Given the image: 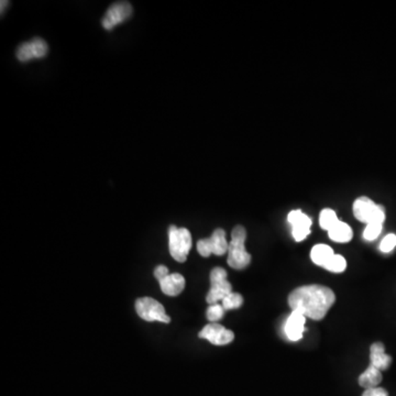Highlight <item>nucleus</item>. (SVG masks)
<instances>
[{"label":"nucleus","instance_id":"obj_11","mask_svg":"<svg viewBox=\"0 0 396 396\" xmlns=\"http://www.w3.org/2000/svg\"><path fill=\"white\" fill-rule=\"evenodd\" d=\"M288 223L292 225V233L296 241H303L310 233L312 219L300 210L290 211L288 216Z\"/></svg>","mask_w":396,"mask_h":396},{"label":"nucleus","instance_id":"obj_10","mask_svg":"<svg viewBox=\"0 0 396 396\" xmlns=\"http://www.w3.org/2000/svg\"><path fill=\"white\" fill-rule=\"evenodd\" d=\"M49 46L44 39L36 38L31 41L24 42L17 51V59L20 62H28L34 59H42L48 54Z\"/></svg>","mask_w":396,"mask_h":396},{"label":"nucleus","instance_id":"obj_3","mask_svg":"<svg viewBox=\"0 0 396 396\" xmlns=\"http://www.w3.org/2000/svg\"><path fill=\"white\" fill-rule=\"evenodd\" d=\"M168 248L170 253L178 262L186 261L191 248H192V235L186 228H178L172 226L168 229Z\"/></svg>","mask_w":396,"mask_h":396},{"label":"nucleus","instance_id":"obj_7","mask_svg":"<svg viewBox=\"0 0 396 396\" xmlns=\"http://www.w3.org/2000/svg\"><path fill=\"white\" fill-rule=\"evenodd\" d=\"M228 249L226 233L223 229H216L210 238L202 239L197 243V251L204 258H208L210 255H223L228 253Z\"/></svg>","mask_w":396,"mask_h":396},{"label":"nucleus","instance_id":"obj_4","mask_svg":"<svg viewBox=\"0 0 396 396\" xmlns=\"http://www.w3.org/2000/svg\"><path fill=\"white\" fill-rule=\"evenodd\" d=\"M353 215L355 218L361 223H381L383 225L385 220V209L382 205L375 204L373 200L367 197H359L353 203Z\"/></svg>","mask_w":396,"mask_h":396},{"label":"nucleus","instance_id":"obj_15","mask_svg":"<svg viewBox=\"0 0 396 396\" xmlns=\"http://www.w3.org/2000/svg\"><path fill=\"white\" fill-rule=\"evenodd\" d=\"M381 382V371L373 367L372 365H370L365 372L359 377V385H360V387H365V390L377 387Z\"/></svg>","mask_w":396,"mask_h":396},{"label":"nucleus","instance_id":"obj_2","mask_svg":"<svg viewBox=\"0 0 396 396\" xmlns=\"http://www.w3.org/2000/svg\"><path fill=\"white\" fill-rule=\"evenodd\" d=\"M247 231L243 226H235L231 233V241L229 243L228 265L233 269L243 270L251 262V255L245 249Z\"/></svg>","mask_w":396,"mask_h":396},{"label":"nucleus","instance_id":"obj_23","mask_svg":"<svg viewBox=\"0 0 396 396\" xmlns=\"http://www.w3.org/2000/svg\"><path fill=\"white\" fill-rule=\"evenodd\" d=\"M396 247V235L394 233H390L385 239L382 240L380 245V250L382 253H391L392 250Z\"/></svg>","mask_w":396,"mask_h":396},{"label":"nucleus","instance_id":"obj_16","mask_svg":"<svg viewBox=\"0 0 396 396\" xmlns=\"http://www.w3.org/2000/svg\"><path fill=\"white\" fill-rule=\"evenodd\" d=\"M329 238L335 243H349L352 239V229L350 228L349 225L342 221H339L328 231Z\"/></svg>","mask_w":396,"mask_h":396},{"label":"nucleus","instance_id":"obj_18","mask_svg":"<svg viewBox=\"0 0 396 396\" xmlns=\"http://www.w3.org/2000/svg\"><path fill=\"white\" fill-rule=\"evenodd\" d=\"M338 217H337L335 210L330 208L323 209L320 216V225L323 229L329 231L332 227L339 223Z\"/></svg>","mask_w":396,"mask_h":396},{"label":"nucleus","instance_id":"obj_19","mask_svg":"<svg viewBox=\"0 0 396 396\" xmlns=\"http://www.w3.org/2000/svg\"><path fill=\"white\" fill-rule=\"evenodd\" d=\"M346 259L342 255H334V257L327 262L324 269H326L327 271L332 272V273H341V272L346 270Z\"/></svg>","mask_w":396,"mask_h":396},{"label":"nucleus","instance_id":"obj_25","mask_svg":"<svg viewBox=\"0 0 396 396\" xmlns=\"http://www.w3.org/2000/svg\"><path fill=\"white\" fill-rule=\"evenodd\" d=\"M168 274H170L168 273V269L164 267V265H158L156 270H154V276H156V279L158 280V281H161V280L166 278Z\"/></svg>","mask_w":396,"mask_h":396},{"label":"nucleus","instance_id":"obj_24","mask_svg":"<svg viewBox=\"0 0 396 396\" xmlns=\"http://www.w3.org/2000/svg\"><path fill=\"white\" fill-rule=\"evenodd\" d=\"M362 396H389L387 390L382 387H373V389L365 390Z\"/></svg>","mask_w":396,"mask_h":396},{"label":"nucleus","instance_id":"obj_14","mask_svg":"<svg viewBox=\"0 0 396 396\" xmlns=\"http://www.w3.org/2000/svg\"><path fill=\"white\" fill-rule=\"evenodd\" d=\"M162 292L168 296H178L185 288L184 276L178 273L168 274L161 281H158Z\"/></svg>","mask_w":396,"mask_h":396},{"label":"nucleus","instance_id":"obj_26","mask_svg":"<svg viewBox=\"0 0 396 396\" xmlns=\"http://www.w3.org/2000/svg\"><path fill=\"white\" fill-rule=\"evenodd\" d=\"M8 4H9L8 3V1H1V14H3L4 12V8H5L6 6L8 5Z\"/></svg>","mask_w":396,"mask_h":396},{"label":"nucleus","instance_id":"obj_12","mask_svg":"<svg viewBox=\"0 0 396 396\" xmlns=\"http://www.w3.org/2000/svg\"><path fill=\"white\" fill-rule=\"evenodd\" d=\"M306 317L300 310H292L285 324L286 337L290 341H298L302 339L305 329Z\"/></svg>","mask_w":396,"mask_h":396},{"label":"nucleus","instance_id":"obj_20","mask_svg":"<svg viewBox=\"0 0 396 396\" xmlns=\"http://www.w3.org/2000/svg\"><path fill=\"white\" fill-rule=\"evenodd\" d=\"M243 304V298L239 293H230L223 300V308L225 310H237Z\"/></svg>","mask_w":396,"mask_h":396},{"label":"nucleus","instance_id":"obj_13","mask_svg":"<svg viewBox=\"0 0 396 396\" xmlns=\"http://www.w3.org/2000/svg\"><path fill=\"white\" fill-rule=\"evenodd\" d=\"M391 363V355L385 353V345L382 342L373 343L370 348V365H372L380 371H385L389 369Z\"/></svg>","mask_w":396,"mask_h":396},{"label":"nucleus","instance_id":"obj_5","mask_svg":"<svg viewBox=\"0 0 396 396\" xmlns=\"http://www.w3.org/2000/svg\"><path fill=\"white\" fill-rule=\"evenodd\" d=\"M233 293V286L227 281V272L223 268H215L210 272V290L206 296L209 305L217 304L219 300Z\"/></svg>","mask_w":396,"mask_h":396},{"label":"nucleus","instance_id":"obj_8","mask_svg":"<svg viewBox=\"0 0 396 396\" xmlns=\"http://www.w3.org/2000/svg\"><path fill=\"white\" fill-rule=\"evenodd\" d=\"M131 15L132 7L129 3H126V1L116 3L108 8L101 20V24H103V29L111 31L118 24H123L126 20L129 19Z\"/></svg>","mask_w":396,"mask_h":396},{"label":"nucleus","instance_id":"obj_1","mask_svg":"<svg viewBox=\"0 0 396 396\" xmlns=\"http://www.w3.org/2000/svg\"><path fill=\"white\" fill-rule=\"evenodd\" d=\"M336 296L327 286L304 285L295 288L288 295V305L292 310H300L305 317L322 320L334 305Z\"/></svg>","mask_w":396,"mask_h":396},{"label":"nucleus","instance_id":"obj_21","mask_svg":"<svg viewBox=\"0 0 396 396\" xmlns=\"http://www.w3.org/2000/svg\"><path fill=\"white\" fill-rule=\"evenodd\" d=\"M225 308L220 304H214V305H210L207 310L206 316L207 320L210 323H217L223 318V315H225Z\"/></svg>","mask_w":396,"mask_h":396},{"label":"nucleus","instance_id":"obj_6","mask_svg":"<svg viewBox=\"0 0 396 396\" xmlns=\"http://www.w3.org/2000/svg\"><path fill=\"white\" fill-rule=\"evenodd\" d=\"M136 310L140 318L146 322H160L164 324H168L171 322V318L166 315L163 305L154 298H138L136 302Z\"/></svg>","mask_w":396,"mask_h":396},{"label":"nucleus","instance_id":"obj_17","mask_svg":"<svg viewBox=\"0 0 396 396\" xmlns=\"http://www.w3.org/2000/svg\"><path fill=\"white\" fill-rule=\"evenodd\" d=\"M334 250L327 245H316L312 249L310 253V258L313 262L320 267L324 268L327 262L334 257Z\"/></svg>","mask_w":396,"mask_h":396},{"label":"nucleus","instance_id":"obj_22","mask_svg":"<svg viewBox=\"0 0 396 396\" xmlns=\"http://www.w3.org/2000/svg\"><path fill=\"white\" fill-rule=\"evenodd\" d=\"M382 228H383V226L381 223H370V225H367L365 231H363V238L367 241L375 240L381 233Z\"/></svg>","mask_w":396,"mask_h":396},{"label":"nucleus","instance_id":"obj_9","mask_svg":"<svg viewBox=\"0 0 396 396\" xmlns=\"http://www.w3.org/2000/svg\"><path fill=\"white\" fill-rule=\"evenodd\" d=\"M198 336L200 338L206 339L216 346H225V345L233 342L235 339V334L229 329L219 325L218 323H210V324L206 325Z\"/></svg>","mask_w":396,"mask_h":396}]
</instances>
